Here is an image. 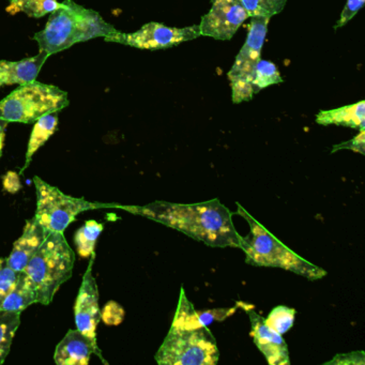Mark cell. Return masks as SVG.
I'll use <instances>...</instances> for the list:
<instances>
[{
  "instance_id": "cell-1",
  "label": "cell",
  "mask_w": 365,
  "mask_h": 365,
  "mask_svg": "<svg viewBox=\"0 0 365 365\" xmlns=\"http://www.w3.org/2000/svg\"><path fill=\"white\" fill-rule=\"evenodd\" d=\"M133 215L179 230L212 247H240L241 238L232 223V213L219 200L196 204L153 202L146 206H119Z\"/></svg>"
},
{
  "instance_id": "cell-2",
  "label": "cell",
  "mask_w": 365,
  "mask_h": 365,
  "mask_svg": "<svg viewBox=\"0 0 365 365\" xmlns=\"http://www.w3.org/2000/svg\"><path fill=\"white\" fill-rule=\"evenodd\" d=\"M117 31L98 12L78 5L73 0H65L51 14L46 26L36 34L34 39L39 44L40 51L51 56L74 44L106 38Z\"/></svg>"
},
{
  "instance_id": "cell-3",
  "label": "cell",
  "mask_w": 365,
  "mask_h": 365,
  "mask_svg": "<svg viewBox=\"0 0 365 365\" xmlns=\"http://www.w3.org/2000/svg\"><path fill=\"white\" fill-rule=\"evenodd\" d=\"M237 213L247 220L250 226V234L245 238H241L239 247L245 252L247 264L256 267L284 269L307 277L309 281H316L326 277V270L311 264L283 245L257 222V220L254 219L239 202H237Z\"/></svg>"
},
{
  "instance_id": "cell-4",
  "label": "cell",
  "mask_w": 365,
  "mask_h": 365,
  "mask_svg": "<svg viewBox=\"0 0 365 365\" xmlns=\"http://www.w3.org/2000/svg\"><path fill=\"white\" fill-rule=\"evenodd\" d=\"M76 254L63 232H51L40 245L23 272L34 288L37 303L48 305L61 286L70 279Z\"/></svg>"
},
{
  "instance_id": "cell-5",
  "label": "cell",
  "mask_w": 365,
  "mask_h": 365,
  "mask_svg": "<svg viewBox=\"0 0 365 365\" xmlns=\"http://www.w3.org/2000/svg\"><path fill=\"white\" fill-rule=\"evenodd\" d=\"M69 104L66 91L34 81L20 85L0 101V119L8 123H35L40 117L61 112Z\"/></svg>"
},
{
  "instance_id": "cell-6",
  "label": "cell",
  "mask_w": 365,
  "mask_h": 365,
  "mask_svg": "<svg viewBox=\"0 0 365 365\" xmlns=\"http://www.w3.org/2000/svg\"><path fill=\"white\" fill-rule=\"evenodd\" d=\"M219 358L217 343L208 329L173 326L155 356L161 365H215Z\"/></svg>"
},
{
  "instance_id": "cell-7",
  "label": "cell",
  "mask_w": 365,
  "mask_h": 365,
  "mask_svg": "<svg viewBox=\"0 0 365 365\" xmlns=\"http://www.w3.org/2000/svg\"><path fill=\"white\" fill-rule=\"evenodd\" d=\"M37 195V209L34 219L46 230L51 232H63L66 228L76 221V217L84 211L101 208H117V205L99 204L67 195L58 187L48 185L40 177L34 178Z\"/></svg>"
},
{
  "instance_id": "cell-8",
  "label": "cell",
  "mask_w": 365,
  "mask_h": 365,
  "mask_svg": "<svg viewBox=\"0 0 365 365\" xmlns=\"http://www.w3.org/2000/svg\"><path fill=\"white\" fill-rule=\"evenodd\" d=\"M270 19L252 18L249 33L239 54L237 55L234 66L227 73L232 87V102L235 104L250 101L253 98L251 78L256 63L262 56V46L266 39Z\"/></svg>"
},
{
  "instance_id": "cell-9",
  "label": "cell",
  "mask_w": 365,
  "mask_h": 365,
  "mask_svg": "<svg viewBox=\"0 0 365 365\" xmlns=\"http://www.w3.org/2000/svg\"><path fill=\"white\" fill-rule=\"evenodd\" d=\"M198 37H200L198 25L177 29L166 26L161 23L151 22L143 25L135 33L125 34L118 31L104 39L106 42L123 44L140 50L155 51L173 48L182 42L197 39Z\"/></svg>"
},
{
  "instance_id": "cell-10",
  "label": "cell",
  "mask_w": 365,
  "mask_h": 365,
  "mask_svg": "<svg viewBox=\"0 0 365 365\" xmlns=\"http://www.w3.org/2000/svg\"><path fill=\"white\" fill-rule=\"evenodd\" d=\"M250 19L240 0H211V8L200 21V36L215 40L232 39Z\"/></svg>"
},
{
  "instance_id": "cell-11",
  "label": "cell",
  "mask_w": 365,
  "mask_h": 365,
  "mask_svg": "<svg viewBox=\"0 0 365 365\" xmlns=\"http://www.w3.org/2000/svg\"><path fill=\"white\" fill-rule=\"evenodd\" d=\"M89 266L83 277L74 305V316L78 330L86 335L93 343H97V328L102 314L99 307V289L93 274V264L96 253L91 254Z\"/></svg>"
},
{
  "instance_id": "cell-12",
  "label": "cell",
  "mask_w": 365,
  "mask_h": 365,
  "mask_svg": "<svg viewBox=\"0 0 365 365\" xmlns=\"http://www.w3.org/2000/svg\"><path fill=\"white\" fill-rule=\"evenodd\" d=\"M251 322V336L254 344L270 365H289V350L283 337L266 324V319L252 307H245Z\"/></svg>"
},
{
  "instance_id": "cell-13",
  "label": "cell",
  "mask_w": 365,
  "mask_h": 365,
  "mask_svg": "<svg viewBox=\"0 0 365 365\" xmlns=\"http://www.w3.org/2000/svg\"><path fill=\"white\" fill-rule=\"evenodd\" d=\"M93 354L106 362L98 344L78 330H69L57 345L54 360L58 365H87Z\"/></svg>"
},
{
  "instance_id": "cell-14",
  "label": "cell",
  "mask_w": 365,
  "mask_h": 365,
  "mask_svg": "<svg viewBox=\"0 0 365 365\" xmlns=\"http://www.w3.org/2000/svg\"><path fill=\"white\" fill-rule=\"evenodd\" d=\"M237 309L238 307L196 311L193 304L187 300L185 289L181 288L180 299L172 326L182 329L207 328L212 322H223L235 314Z\"/></svg>"
},
{
  "instance_id": "cell-15",
  "label": "cell",
  "mask_w": 365,
  "mask_h": 365,
  "mask_svg": "<svg viewBox=\"0 0 365 365\" xmlns=\"http://www.w3.org/2000/svg\"><path fill=\"white\" fill-rule=\"evenodd\" d=\"M46 237L48 234L41 225L35 219L29 220L25 224L22 236L14 242L11 253L5 258L6 264L16 273L22 272Z\"/></svg>"
},
{
  "instance_id": "cell-16",
  "label": "cell",
  "mask_w": 365,
  "mask_h": 365,
  "mask_svg": "<svg viewBox=\"0 0 365 365\" xmlns=\"http://www.w3.org/2000/svg\"><path fill=\"white\" fill-rule=\"evenodd\" d=\"M50 55L39 54L20 61H0V88L10 85H24L34 82Z\"/></svg>"
},
{
  "instance_id": "cell-17",
  "label": "cell",
  "mask_w": 365,
  "mask_h": 365,
  "mask_svg": "<svg viewBox=\"0 0 365 365\" xmlns=\"http://www.w3.org/2000/svg\"><path fill=\"white\" fill-rule=\"evenodd\" d=\"M318 125H336L352 129L365 130V102L330 110H320L316 116Z\"/></svg>"
},
{
  "instance_id": "cell-18",
  "label": "cell",
  "mask_w": 365,
  "mask_h": 365,
  "mask_svg": "<svg viewBox=\"0 0 365 365\" xmlns=\"http://www.w3.org/2000/svg\"><path fill=\"white\" fill-rule=\"evenodd\" d=\"M58 113L53 112L50 114L44 115L40 117L34 125L33 132H31V140H29V147H27L26 161L23 166L22 173L26 170L33 160L34 155L48 142V138L56 132L57 125H58Z\"/></svg>"
},
{
  "instance_id": "cell-19",
  "label": "cell",
  "mask_w": 365,
  "mask_h": 365,
  "mask_svg": "<svg viewBox=\"0 0 365 365\" xmlns=\"http://www.w3.org/2000/svg\"><path fill=\"white\" fill-rule=\"evenodd\" d=\"M35 303H37V297L34 292V288L31 287L25 273L23 271L19 272L16 285L4 300L1 312L22 313L24 309Z\"/></svg>"
},
{
  "instance_id": "cell-20",
  "label": "cell",
  "mask_w": 365,
  "mask_h": 365,
  "mask_svg": "<svg viewBox=\"0 0 365 365\" xmlns=\"http://www.w3.org/2000/svg\"><path fill=\"white\" fill-rule=\"evenodd\" d=\"M103 230L104 226L101 223H98L95 220H89L85 222L82 227L76 230L74 243H76L78 255L89 258L91 254L95 253L96 243Z\"/></svg>"
},
{
  "instance_id": "cell-21",
  "label": "cell",
  "mask_w": 365,
  "mask_h": 365,
  "mask_svg": "<svg viewBox=\"0 0 365 365\" xmlns=\"http://www.w3.org/2000/svg\"><path fill=\"white\" fill-rule=\"evenodd\" d=\"M59 6L58 0H10L7 12L10 14L23 12L31 18L40 19L52 14Z\"/></svg>"
},
{
  "instance_id": "cell-22",
  "label": "cell",
  "mask_w": 365,
  "mask_h": 365,
  "mask_svg": "<svg viewBox=\"0 0 365 365\" xmlns=\"http://www.w3.org/2000/svg\"><path fill=\"white\" fill-rule=\"evenodd\" d=\"M21 324V313L0 312V364L5 362L11 350L14 335Z\"/></svg>"
},
{
  "instance_id": "cell-23",
  "label": "cell",
  "mask_w": 365,
  "mask_h": 365,
  "mask_svg": "<svg viewBox=\"0 0 365 365\" xmlns=\"http://www.w3.org/2000/svg\"><path fill=\"white\" fill-rule=\"evenodd\" d=\"M281 83H283V78L277 66L270 61L259 59L252 73L251 85L254 95L267 87H270L271 85Z\"/></svg>"
},
{
  "instance_id": "cell-24",
  "label": "cell",
  "mask_w": 365,
  "mask_h": 365,
  "mask_svg": "<svg viewBox=\"0 0 365 365\" xmlns=\"http://www.w3.org/2000/svg\"><path fill=\"white\" fill-rule=\"evenodd\" d=\"M240 1L247 10L250 19H271L281 14L287 3V0H240Z\"/></svg>"
},
{
  "instance_id": "cell-25",
  "label": "cell",
  "mask_w": 365,
  "mask_h": 365,
  "mask_svg": "<svg viewBox=\"0 0 365 365\" xmlns=\"http://www.w3.org/2000/svg\"><path fill=\"white\" fill-rule=\"evenodd\" d=\"M294 317H296V309L285 307V305H279V307H275L269 313L268 317L264 319L270 328L283 335L294 326Z\"/></svg>"
},
{
  "instance_id": "cell-26",
  "label": "cell",
  "mask_w": 365,
  "mask_h": 365,
  "mask_svg": "<svg viewBox=\"0 0 365 365\" xmlns=\"http://www.w3.org/2000/svg\"><path fill=\"white\" fill-rule=\"evenodd\" d=\"M18 273L6 264L5 258L0 259V312L10 290L16 285Z\"/></svg>"
},
{
  "instance_id": "cell-27",
  "label": "cell",
  "mask_w": 365,
  "mask_h": 365,
  "mask_svg": "<svg viewBox=\"0 0 365 365\" xmlns=\"http://www.w3.org/2000/svg\"><path fill=\"white\" fill-rule=\"evenodd\" d=\"M365 0H347L345 7H344L343 11H341V16H339V22L335 25V31L341 29L348 22H350L356 16V14L362 9Z\"/></svg>"
},
{
  "instance_id": "cell-28",
  "label": "cell",
  "mask_w": 365,
  "mask_h": 365,
  "mask_svg": "<svg viewBox=\"0 0 365 365\" xmlns=\"http://www.w3.org/2000/svg\"><path fill=\"white\" fill-rule=\"evenodd\" d=\"M326 364L364 365L365 354L364 351H352L348 352V354H336L332 360L329 361Z\"/></svg>"
},
{
  "instance_id": "cell-29",
  "label": "cell",
  "mask_w": 365,
  "mask_h": 365,
  "mask_svg": "<svg viewBox=\"0 0 365 365\" xmlns=\"http://www.w3.org/2000/svg\"><path fill=\"white\" fill-rule=\"evenodd\" d=\"M341 149H348V150L354 151V153H361L364 155L365 153V131L361 130L360 133L358 135L354 136L352 140H348V142L341 143L339 145H335L333 146L332 153H336L337 150Z\"/></svg>"
},
{
  "instance_id": "cell-30",
  "label": "cell",
  "mask_w": 365,
  "mask_h": 365,
  "mask_svg": "<svg viewBox=\"0 0 365 365\" xmlns=\"http://www.w3.org/2000/svg\"><path fill=\"white\" fill-rule=\"evenodd\" d=\"M8 121L0 119V159L3 157L4 145H5L6 129H7Z\"/></svg>"
},
{
  "instance_id": "cell-31",
  "label": "cell",
  "mask_w": 365,
  "mask_h": 365,
  "mask_svg": "<svg viewBox=\"0 0 365 365\" xmlns=\"http://www.w3.org/2000/svg\"><path fill=\"white\" fill-rule=\"evenodd\" d=\"M9 1H10V0H9Z\"/></svg>"
}]
</instances>
